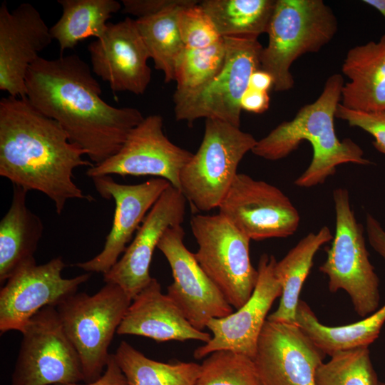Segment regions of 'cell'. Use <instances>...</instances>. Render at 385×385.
<instances>
[{"label": "cell", "mask_w": 385, "mask_h": 385, "mask_svg": "<svg viewBox=\"0 0 385 385\" xmlns=\"http://www.w3.org/2000/svg\"><path fill=\"white\" fill-rule=\"evenodd\" d=\"M92 72L77 54L53 59L39 56L30 65L25 85L32 106L56 120L70 141L97 165L118 153L145 117L137 108L104 101Z\"/></svg>", "instance_id": "6da1fadb"}, {"label": "cell", "mask_w": 385, "mask_h": 385, "mask_svg": "<svg viewBox=\"0 0 385 385\" xmlns=\"http://www.w3.org/2000/svg\"><path fill=\"white\" fill-rule=\"evenodd\" d=\"M63 128L27 98L0 100V175L13 185L43 193L61 215L69 200L93 201L74 183L73 170L94 164Z\"/></svg>", "instance_id": "7a4b0ae2"}, {"label": "cell", "mask_w": 385, "mask_h": 385, "mask_svg": "<svg viewBox=\"0 0 385 385\" xmlns=\"http://www.w3.org/2000/svg\"><path fill=\"white\" fill-rule=\"evenodd\" d=\"M344 84L341 74L330 76L317 99L302 106L293 119L281 123L257 140L252 153L277 160L289 155L302 141L309 142L313 150L312 161L294 181L301 188L323 183L342 164H371L359 145L349 138L340 140L337 136L334 119Z\"/></svg>", "instance_id": "3957f363"}, {"label": "cell", "mask_w": 385, "mask_h": 385, "mask_svg": "<svg viewBox=\"0 0 385 385\" xmlns=\"http://www.w3.org/2000/svg\"><path fill=\"white\" fill-rule=\"evenodd\" d=\"M337 17L322 0H276L260 53V68L269 73L276 91L292 88V63L307 53L319 51L334 37Z\"/></svg>", "instance_id": "277c9868"}, {"label": "cell", "mask_w": 385, "mask_h": 385, "mask_svg": "<svg viewBox=\"0 0 385 385\" xmlns=\"http://www.w3.org/2000/svg\"><path fill=\"white\" fill-rule=\"evenodd\" d=\"M131 302L120 286L109 282L93 295L76 292L56 307L80 357L85 383L102 376L108 347Z\"/></svg>", "instance_id": "5b68a950"}, {"label": "cell", "mask_w": 385, "mask_h": 385, "mask_svg": "<svg viewBox=\"0 0 385 385\" xmlns=\"http://www.w3.org/2000/svg\"><path fill=\"white\" fill-rule=\"evenodd\" d=\"M257 140L227 122L206 119L202 142L180 173V190L197 211L218 208Z\"/></svg>", "instance_id": "8992f818"}, {"label": "cell", "mask_w": 385, "mask_h": 385, "mask_svg": "<svg viewBox=\"0 0 385 385\" xmlns=\"http://www.w3.org/2000/svg\"><path fill=\"white\" fill-rule=\"evenodd\" d=\"M333 200L335 234L319 271L327 276L329 291H345L356 314L366 317L379 309V279L370 262L364 228L356 221L348 190H334Z\"/></svg>", "instance_id": "52a82bcc"}, {"label": "cell", "mask_w": 385, "mask_h": 385, "mask_svg": "<svg viewBox=\"0 0 385 385\" xmlns=\"http://www.w3.org/2000/svg\"><path fill=\"white\" fill-rule=\"evenodd\" d=\"M226 47L220 71L205 85L175 91L174 115L190 125L199 118L217 119L240 128L241 98L252 73L260 68L262 46L257 39L223 38Z\"/></svg>", "instance_id": "ba28073f"}, {"label": "cell", "mask_w": 385, "mask_h": 385, "mask_svg": "<svg viewBox=\"0 0 385 385\" xmlns=\"http://www.w3.org/2000/svg\"><path fill=\"white\" fill-rule=\"evenodd\" d=\"M198 249L195 257L228 303L239 309L250 298L258 271L250 257V240L220 213L190 221Z\"/></svg>", "instance_id": "9c48e42d"}, {"label": "cell", "mask_w": 385, "mask_h": 385, "mask_svg": "<svg viewBox=\"0 0 385 385\" xmlns=\"http://www.w3.org/2000/svg\"><path fill=\"white\" fill-rule=\"evenodd\" d=\"M22 335L11 385H58L83 381L78 352L63 331L56 307H46Z\"/></svg>", "instance_id": "30bf717a"}, {"label": "cell", "mask_w": 385, "mask_h": 385, "mask_svg": "<svg viewBox=\"0 0 385 385\" xmlns=\"http://www.w3.org/2000/svg\"><path fill=\"white\" fill-rule=\"evenodd\" d=\"M218 209L250 240L289 237L300 222L297 208L281 190L243 173H237Z\"/></svg>", "instance_id": "8fae6325"}, {"label": "cell", "mask_w": 385, "mask_h": 385, "mask_svg": "<svg viewBox=\"0 0 385 385\" xmlns=\"http://www.w3.org/2000/svg\"><path fill=\"white\" fill-rule=\"evenodd\" d=\"M160 115H150L128 133L118 153L103 163L87 169L86 174L95 177L152 175L167 180L180 190V173L193 153L173 144L163 130Z\"/></svg>", "instance_id": "7c38bea8"}, {"label": "cell", "mask_w": 385, "mask_h": 385, "mask_svg": "<svg viewBox=\"0 0 385 385\" xmlns=\"http://www.w3.org/2000/svg\"><path fill=\"white\" fill-rule=\"evenodd\" d=\"M66 265L61 256L45 264H34L18 271L0 291V332H21L29 320L46 307H56L76 294L91 273L63 278Z\"/></svg>", "instance_id": "4fadbf2b"}, {"label": "cell", "mask_w": 385, "mask_h": 385, "mask_svg": "<svg viewBox=\"0 0 385 385\" xmlns=\"http://www.w3.org/2000/svg\"><path fill=\"white\" fill-rule=\"evenodd\" d=\"M184 236L181 225L170 227L157 248L172 270L173 282L168 287L167 295L195 328L204 331L210 319L229 315L233 307L185 246Z\"/></svg>", "instance_id": "5bb4252c"}, {"label": "cell", "mask_w": 385, "mask_h": 385, "mask_svg": "<svg viewBox=\"0 0 385 385\" xmlns=\"http://www.w3.org/2000/svg\"><path fill=\"white\" fill-rule=\"evenodd\" d=\"M276 263L274 255H261L257 267L258 279L250 298L236 312L209 320L206 328L211 332L212 337L195 349L193 356L196 359L205 358L218 350L232 351L253 359L267 314L282 294L274 274Z\"/></svg>", "instance_id": "9a60e30c"}, {"label": "cell", "mask_w": 385, "mask_h": 385, "mask_svg": "<svg viewBox=\"0 0 385 385\" xmlns=\"http://www.w3.org/2000/svg\"><path fill=\"white\" fill-rule=\"evenodd\" d=\"M91 179L103 198L115 201L113 220L101 252L75 266L88 273L103 274L118 262L148 212L171 184L160 178L135 185L116 183L111 175Z\"/></svg>", "instance_id": "2e32d148"}, {"label": "cell", "mask_w": 385, "mask_h": 385, "mask_svg": "<svg viewBox=\"0 0 385 385\" xmlns=\"http://www.w3.org/2000/svg\"><path fill=\"white\" fill-rule=\"evenodd\" d=\"M325 355L297 324L267 319L253 361L262 385H315Z\"/></svg>", "instance_id": "e0dca14e"}, {"label": "cell", "mask_w": 385, "mask_h": 385, "mask_svg": "<svg viewBox=\"0 0 385 385\" xmlns=\"http://www.w3.org/2000/svg\"><path fill=\"white\" fill-rule=\"evenodd\" d=\"M187 200L170 185L148 212L122 257L106 273V283L120 286L133 300L152 280L149 268L155 249L167 229L181 225Z\"/></svg>", "instance_id": "ac0fdd59"}, {"label": "cell", "mask_w": 385, "mask_h": 385, "mask_svg": "<svg viewBox=\"0 0 385 385\" xmlns=\"http://www.w3.org/2000/svg\"><path fill=\"white\" fill-rule=\"evenodd\" d=\"M93 73L108 82L113 92L143 94L151 80L150 56L135 19L108 23L98 38L88 46Z\"/></svg>", "instance_id": "d6986e66"}, {"label": "cell", "mask_w": 385, "mask_h": 385, "mask_svg": "<svg viewBox=\"0 0 385 385\" xmlns=\"http://www.w3.org/2000/svg\"><path fill=\"white\" fill-rule=\"evenodd\" d=\"M53 38L50 28L32 4L22 3L10 11L0 6V90L26 98L25 78L30 65Z\"/></svg>", "instance_id": "ffe728a7"}, {"label": "cell", "mask_w": 385, "mask_h": 385, "mask_svg": "<svg viewBox=\"0 0 385 385\" xmlns=\"http://www.w3.org/2000/svg\"><path fill=\"white\" fill-rule=\"evenodd\" d=\"M116 334L148 337L158 342L193 339L207 343L212 337L188 322L173 301L162 293L155 278L132 300Z\"/></svg>", "instance_id": "44dd1931"}, {"label": "cell", "mask_w": 385, "mask_h": 385, "mask_svg": "<svg viewBox=\"0 0 385 385\" xmlns=\"http://www.w3.org/2000/svg\"><path fill=\"white\" fill-rule=\"evenodd\" d=\"M342 73L349 81L342 90V105L361 111H385V34L349 49Z\"/></svg>", "instance_id": "7402d4cb"}, {"label": "cell", "mask_w": 385, "mask_h": 385, "mask_svg": "<svg viewBox=\"0 0 385 385\" xmlns=\"http://www.w3.org/2000/svg\"><path fill=\"white\" fill-rule=\"evenodd\" d=\"M27 191L13 185L11 205L0 221V283L36 264L34 254L43 233L41 218L27 206Z\"/></svg>", "instance_id": "603a6c76"}, {"label": "cell", "mask_w": 385, "mask_h": 385, "mask_svg": "<svg viewBox=\"0 0 385 385\" xmlns=\"http://www.w3.org/2000/svg\"><path fill=\"white\" fill-rule=\"evenodd\" d=\"M332 238L329 227L324 226L315 233H309L280 261H277L274 274L282 294L277 309L267 319L296 324L299 294L312 267L314 257L319 248Z\"/></svg>", "instance_id": "cb8c5ba5"}, {"label": "cell", "mask_w": 385, "mask_h": 385, "mask_svg": "<svg viewBox=\"0 0 385 385\" xmlns=\"http://www.w3.org/2000/svg\"><path fill=\"white\" fill-rule=\"evenodd\" d=\"M385 322V304L359 322L329 327L318 320L309 306L299 300L296 311V324L325 354L359 347H369L379 337Z\"/></svg>", "instance_id": "d4e9b609"}, {"label": "cell", "mask_w": 385, "mask_h": 385, "mask_svg": "<svg viewBox=\"0 0 385 385\" xmlns=\"http://www.w3.org/2000/svg\"><path fill=\"white\" fill-rule=\"evenodd\" d=\"M58 3L62 6V15L50 28V33L61 53L73 49L82 40L102 36L108 19L122 9L115 0H58Z\"/></svg>", "instance_id": "484cf974"}, {"label": "cell", "mask_w": 385, "mask_h": 385, "mask_svg": "<svg viewBox=\"0 0 385 385\" xmlns=\"http://www.w3.org/2000/svg\"><path fill=\"white\" fill-rule=\"evenodd\" d=\"M276 0H203L199 4L222 38L257 39L266 33Z\"/></svg>", "instance_id": "4316f807"}, {"label": "cell", "mask_w": 385, "mask_h": 385, "mask_svg": "<svg viewBox=\"0 0 385 385\" xmlns=\"http://www.w3.org/2000/svg\"><path fill=\"white\" fill-rule=\"evenodd\" d=\"M113 354L128 385H194L201 371V365L195 362L153 360L125 341Z\"/></svg>", "instance_id": "83f0119b"}, {"label": "cell", "mask_w": 385, "mask_h": 385, "mask_svg": "<svg viewBox=\"0 0 385 385\" xmlns=\"http://www.w3.org/2000/svg\"><path fill=\"white\" fill-rule=\"evenodd\" d=\"M191 5L173 6L155 15L135 19L155 68L163 73L166 83L175 81V64L185 48L178 28V14L182 8Z\"/></svg>", "instance_id": "f1b7e54d"}, {"label": "cell", "mask_w": 385, "mask_h": 385, "mask_svg": "<svg viewBox=\"0 0 385 385\" xmlns=\"http://www.w3.org/2000/svg\"><path fill=\"white\" fill-rule=\"evenodd\" d=\"M315 374V385H378L369 347L334 353Z\"/></svg>", "instance_id": "f546056e"}, {"label": "cell", "mask_w": 385, "mask_h": 385, "mask_svg": "<svg viewBox=\"0 0 385 385\" xmlns=\"http://www.w3.org/2000/svg\"><path fill=\"white\" fill-rule=\"evenodd\" d=\"M225 55L223 38L205 48H185L175 64V91L186 92L205 85L220 71Z\"/></svg>", "instance_id": "4dcf8cb0"}, {"label": "cell", "mask_w": 385, "mask_h": 385, "mask_svg": "<svg viewBox=\"0 0 385 385\" xmlns=\"http://www.w3.org/2000/svg\"><path fill=\"white\" fill-rule=\"evenodd\" d=\"M200 365L194 385H262L253 359L239 353L215 351Z\"/></svg>", "instance_id": "1f68e13d"}, {"label": "cell", "mask_w": 385, "mask_h": 385, "mask_svg": "<svg viewBox=\"0 0 385 385\" xmlns=\"http://www.w3.org/2000/svg\"><path fill=\"white\" fill-rule=\"evenodd\" d=\"M199 3L183 7L178 14V28L188 48H205L222 38Z\"/></svg>", "instance_id": "d6a6232c"}, {"label": "cell", "mask_w": 385, "mask_h": 385, "mask_svg": "<svg viewBox=\"0 0 385 385\" xmlns=\"http://www.w3.org/2000/svg\"><path fill=\"white\" fill-rule=\"evenodd\" d=\"M335 117L371 134L374 138V148L385 155V111H361L346 108L339 103Z\"/></svg>", "instance_id": "836d02e7"}, {"label": "cell", "mask_w": 385, "mask_h": 385, "mask_svg": "<svg viewBox=\"0 0 385 385\" xmlns=\"http://www.w3.org/2000/svg\"><path fill=\"white\" fill-rule=\"evenodd\" d=\"M197 0H123L122 12L138 19L155 15L175 6H188L199 3Z\"/></svg>", "instance_id": "e575fe53"}, {"label": "cell", "mask_w": 385, "mask_h": 385, "mask_svg": "<svg viewBox=\"0 0 385 385\" xmlns=\"http://www.w3.org/2000/svg\"><path fill=\"white\" fill-rule=\"evenodd\" d=\"M240 105L242 111L262 113L266 111L270 106L268 92L248 87L242 95Z\"/></svg>", "instance_id": "d590c367"}, {"label": "cell", "mask_w": 385, "mask_h": 385, "mask_svg": "<svg viewBox=\"0 0 385 385\" xmlns=\"http://www.w3.org/2000/svg\"><path fill=\"white\" fill-rule=\"evenodd\" d=\"M58 385H128L126 378L118 365L113 354H111L103 374L96 381L80 384L78 383Z\"/></svg>", "instance_id": "8d00e7d4"}, {"label": "cell", "mask_w": 385, "mask_h": 385, "mask_svg": "<svg viewBox=\"0 0 385 385\" xmlns=\"http://www.w3.org/2000/svg\"><path fill=\"white\" fill-rule=\"evenodd\" d=\"M366 231L371 246L385 260V230L370 214L366 217Z\"/></svg>", "instance_id": "74e56055"}, {"label": "cell", "mask_w": 385, "mask_h": 385, "mask_svg": "<svg viewBox=\"0 0 385 385\" xmlns=\"http://www.w3.org/2000/svg\"><path fill=\"white\" fill-rule=\"evenodd\" d=\"M274 81L272 76L261 68L255 71L249 81L250 88L268 92L273 87Z\"/></svg>", "instance_id": "f35d334b"}, {"label": "cell", "mask_w": 385, "mask_h": 385, "mask_svg": "<svg viewBox=\"0 0 385 385\" xmlns=\"http://www.w3.org/2000/svg\"><path fill=\"white\" fill-rule=\"evenodd\" d=\"M363 2L375 8L385 18V0H364Z\"/></svg>", "instance_id": "ab89813d"}]
</instances>
